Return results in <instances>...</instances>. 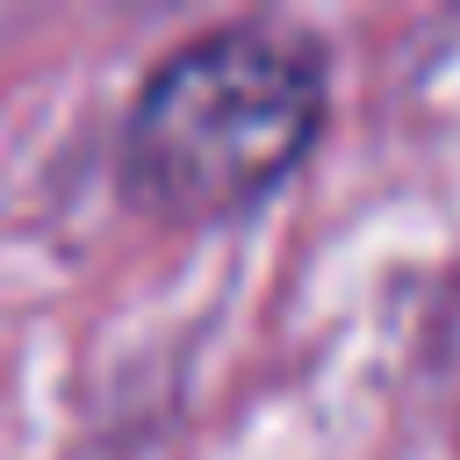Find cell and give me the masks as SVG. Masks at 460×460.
Segmentation results:
<instances>
[{
  "label": "cell",
  "instance_id": "1",
  "mask_svg": "<svg viewBox=\"0 0 460 460\" xmlns=\"http://www.w3.org/2000/svg\"><path fill=\"white\" fill-rule=\"evenodd\" d=\"M331 115V50L295 22H223L165 50L115 144V187L165 230H216L266 208Z\"/></svg>",
  "mask_w": 460,
  "mask_h": 460
}]
</instances>
